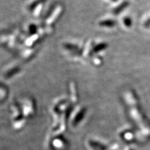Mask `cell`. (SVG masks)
<instances>
[{
    "mask_svg": "<svg viewBox=\"0 0 150 150\" xmlns=\"http://www.w3.org/2000/svg\"><path fill=\"white\" fill-rule=\"evenodd\" d=\"M115 22L111 20H107L101 21V22H100V25L102 26H105V27L111 28L115 26Z\"/></svg>",
    "mask_w": 150,
    "mask_h": 150,
    "instance_id": "1",
    "label": "cell"
},
{
    "mask_svg": "<svg viewBox=\"0 0 150 150\" xmlns=\"http://www.w3.org/2000/svg\"><path fill=\"white\" fill-rule=\"evenodd\" d=\"M144 27H146V28L150 26V17L149 18H148V20L146 21H144Z\"/></svg>",
    "mask_w": 150,
    "mask_h": 150,
    "instance_id": "2",
    "label": "cell"
}]
</instances>
